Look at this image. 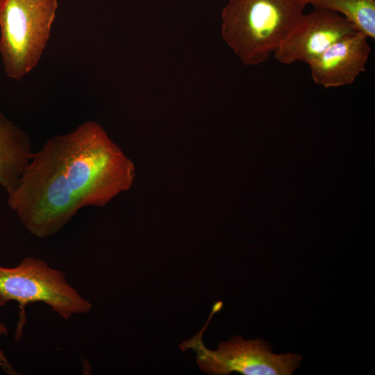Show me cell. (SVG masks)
I'll return each mask as SVG.
<instances>
[{
    "mask_svg": "<svg viewBox=\"0 0 375 375\" xmlns=\"http://www.w3.org/2000/svg\"><path fill=\"white\" fill-rule=\"evenodd\" d=\"M1 1H2V0H0V3H1Z\"/></svg>",
    "mask_w": 375,
    "mask_h": 375,
    "instance_id": "12",
    "label": "cell"
},
{
    "mask_svg": "<svg viewBox=\"0 0 375 375\" xmlns=\"http://www.w3.org/2000/svg\"><path fill=\"white\" fill-rule=\"evenodd\" d=\"M33 153L26 133L0 111V185L8 194L16 188Z\"/></svg>",
    "mask_w": 375,
    "mask_h": 375,
    "instance_id": "8",
    "label": "cell"
},
{
    "mask_svg": "<svg viewBox=\"0 0 375 375\" xmlns=\"http://www.w3.org/2000/svg\"><path fill=\"white\" fill-rule=\"evenodd\" d=\"M368 38L354 31L340 39L309 65L314 82L325 88L352 84L365 71L371 48Z\"/></svg>",
    "mask_w": 375,
    "mask_h": 375,
    "instance_id": "7",
    "label": "cell"
},
{
    "mask_svg": "<svg viewBox=\"0 0 375 375\" xmlns=\"http://www.w3.org/2000/svg\"><path fill=\"white\" fill-rule=\"evenodd\" d=\"M135 166L94 121L47 140L33 153L8 205L29 233L55 235L83 208L103 207L129 190Z\"/></svg>",
    "mask_w": 375,
    "mask_h": 375,
    "instance_id": "1",
    "label": "cell"
},
{
    "mask_svg": "<svg viewBox=\"0 0 375 375\" xmlns=\"http://www.w3.org/2000/svg\"><path fill=\"white\" fill-rule=\"evenodd\" d=\"M354 31L355 26L340 14L321 9L303 13L274 53L283 64H308L331 44Z\"/></svg>",
    "mask_w": 375,
    "mask_h": 375,
    "instance_id": "6",
    "label": "cell"
},
{
    "mask_svg": "<svg viewBox=\"0 0 375 375\" xmlns=\"http://www.w3.org/2000/svg\"><path fill=\"white\" fill-rule=\"evenodd\" d=\"M314 9L333 11L368 38H375V0H305Z\"/></svg>",
    "mask_w": 375,
    "mask_h": 375,
    "instance_id": "9",
    "label": "cell"
},
{
    "mask_svg": "<svg viewBox=\"0 0 375 375\" xmlns=\"http://www.w3.org/2000/svg\"><path fill=\"white\" fill-rule=\"evenodd\" d=\"M58 8V0L1 1L0 55L8 77L21 80L38 65Z\"/></svg>",
    "mask_w": 375,
    "mask_h": 375,
    "instance_id": "4",
    "label": "cell"
},
{
    "mask_svg": "<svg viewBox=\"0 0 375 375\" xmlns=\"http://www.w3.org/2000/svg\"><path fill=\"white\" fill-rule=\"evenodd\" d=\"M305 0H228L222 35L245 65L267 61L307 6Z\"/></svg>",
    "mask_w": 375,
    "mask_h": 375,
    "instance_id": "2",
    "label": "cell"
},
{
    "mask_svg": "<svg viewBox=\"0 0 375 375\" xmlns=\"http://www.w3.org/2000/svg\"><path fill=\"white\" fill-rule=\"evenodd\" d=\"M8 333L7 326L0 319V336H6Z\"/></svg>",
    "mask_w": 375,
    "mask_h": 375,
    "instance_id": "11",
    "label": "cell"
},
{
    "mask_svg": "<svg viewBox=\"0 0 375 375\" xmlns=\"http://www.w3.org/2000/svg\"><path fill=\"white\" fill-rule=\"evenodd\" d=\"M12 301L17 302L19 308L15 340L22 335L29 303L43 302L66 320L92 308V303L67 281L62 271L31 256L15 267L0 265V306Z\"/></svg>",
    "mask_w": 375,
    "mask_h": 375,
    "instance_id": "3",
    "label": "cell"
},
{
    "mask_svg": "<svg viewBox=\"0 0 375 375\" xmlns=\"http://www.w3.org/2000/svg\"><path fill=\"white\" fill-rule=\"evenodd\" d=\"M0 367L2 370L9 375H16L18 373L14 370L12 365L6 358L4 351L0 348Z\"/></svg>",
    "mask_w": 375,
    "mask_h": 375,
    "instance_id": "10",
    "label": "cell"
},
{
    "mask_svg": "<svg viewBox=\"0 0 375 375\" xmlns=\"http://www.w3.org/2000/svg\"><path fill=\"white\" fill-rule=\"evenodd\" d=\"M222 307V301L215 303L201 330L179 345L182 351L190 349L196 352V362L201 371L211 375H226L233 372L244 375H290L299 367L301 355L274 354L270 344L262 339L245 340L234 336L220 343L215 351L207 349L203 333L213 315Z\"/></svg>",
    "mask_w": 375,
    "mask_h": 375,
    "instance_id": "5",
    "label": "cell"
}]
</instances>
